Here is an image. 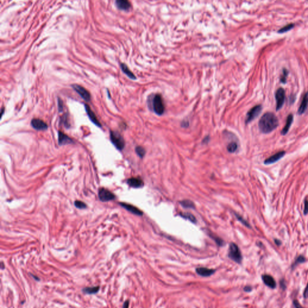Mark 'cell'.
Listing matches in <instances>:
<instances>
[{"label":"cell","instance_id":"6da1fadb","mask_svg":"<svg viewBox=\"0 0 308 308\" xmlns=\"http://www.w3.org/2000/svg\"><path fill=\"white\" fill-rule=\"evenodd\" d=\"M259 128L264 134H268L274 131L279 125V120L273 112H267L263 114L259 121Z\"/></svg>","mask_w":308,"mask_h":308},{"label":"cell","instance_id":"7a4b0ae2","mask_svg":"<svg viewBox=\"0 0 308 308\" xmlns=\"http://www.w3.org/2000/svg\"><path fill=\"white\" fill-rule=\"evenodd\" d=\"M149 101H151V104H148L149 107H151V109L154 110L157 114L161 116L165 111V106L162 98V96L160 94L154 95L151 100L148 99Z\"/></svg>","mask_w":308,"mask_h":308},{"label":"cell","instance_id":"3957f363","mask_svg":"<svg viewBox=\"0 0 308 308\" xmlns=\"http://www.w3.org/2000/svg\"><path fill=\"white\" fill-rule=\"evenodd\" d=\"M228 256L232 261L238 264H240L243 259L242 254L238 246L233 243L229 246Z\"/></svg>","mask_w":308,"mask_h":308},{"label":"cell","instance_id":"277c9868","mask_svg":"<svg viewBox=\"0 0 308 308\" xmlns=\"http://www.w3.org/2000/svg\"><path fill=\"white\" fill-rule=\"evenodd\" d=\"M110 137L112 143L118 150L122 151L124 148L125 144V140L119 132L110 131Z\"/></svg>","mask_w":308,"mask_h":308},{"label":"cell","instance_id":"5b68a950","mask_svg":"<svg viewBox=\"0 0 308 308\" xmlns=\"http://www.w3.org/2000/svg\"><path fill=\"white\" fill-rule=\"evenodd\" d=\"M74 90L87 102H89L91 99V95L83 86L78 84H74L71 85Z\"/></svg>","mask_w":308,"mask_h":308},{"label":"cell","instance_id":"8992f818","mask_svg":"<svg viewBox=\"0 0 308 308\" xmlns=\"http://www.w3.org/2000/svg\"><path fill=\"white\" fill-rule=\"evenodd\" d=\"M262 110V107L261 105H257L253 107L247 114L246 118V123H249L253 121L254 119H256L260 114Z\"/></svg>","mask_w":308,"mask_h":308},{"label":"cell","instance_id":"52a82bcc","mask_svg":"<svg viewBox=\"0 0 308 308\" xmlns=\"http://www.w3.org/2000/svg\"><path fill=\"white\" fill-rule=\"evenodd\" d=\"M275 99L276 101V110L278 111L282 108L285 100V92L283 88H279L276 90Z\"/></svg>","mask_w":308,"mask_h":308},{"label":"cell","instance_id":"ba28073f","mask_svg":"<svg viewBox=\"0 0 308 308\" xmlns=\"http://www.w3.org/2000/svg\"><path fill=\"white\" fill-rule=\"evenodd\" d=\"M98 196L100 200L102 202H109L114 199L116 197L112 192L104 188H102L99 190Z\"/></svg>","mask_w":308,"mask_h":308},{"label":"cell","instance_id":"9c48e42d","mask_svg":"<svg viewBox=\"0 0 308 308\" xmlns=\"http://www.w3.org/2000/svg\"><path fill=\"white\" fill-rule=\"evenodd\" d=\"M31 125L34 129L39 131L46 130L48 129V125L40 119H33L31 121Z\"/></svg>","mask_w":308,"mask_h":308},{"label":"cell","instance_id":"30bf717a","mask_svg":"<svg viewBox=\"0 0 308 308\" xmlns=\"http://www.w3.org/2000/svg\"><path fill=\"white\" fill-rule=\"evenodd\" d=\"M84 107H85V112L88 115V118L90 119V120L95 125H96L98 127H102V125L101 124V123L99 122V120L98 119L96 114L94 113V112L91 110V109L90 108V107L87 105V104H84Z\"/></svg>","mask_w":308,"mask_h":308},{"label":"cell","instance_id":"8fae6325","mask_svg":"<svg viewBox=\"0 0 308 308\" xmlns=\"http://www.w3.org/2000/svg\"><path fill=\"white\" fill-rule=\"evenodd\" d=\"M285 154H286L285 151H280L266 159L264 161V164L267 165L273 164L279 161L281 158H282L285 155Z\"/></svg>","mask_w":308,"mask_h":308},{"label":"cell","instance_id":"7c38bea8","mask_svg":"<svg viewBox=\"0 0 308 308\" xmlns=\"http://www.w3.org/2000/svg\"><path fill=\"white\" fill-rule=\"evenodd\" d=\"M119 204L121 206H122L123 208L126 209L127 211H130V213H131L135 215H137V216H142L143 215V212L141 210H140L139 208H137V207H136L131 204H128L126 203H123V202L119 203Z\"/></svg>","mask_w":308,"mask_h":308},{"label":"cell","instance_id":"4fadbf2b","mask_svg":"<svg viewBox=\"0 0 308 308\" xmlns=\"http://www.w3.org/2000/svg\"><path fill=\"white\" fill-rule=\"evenodd\" d=\"M58 144L60 145H65V144H69L74 143L73 140L70 138L68 136L65 134L64 133L59 131L58 133Z\"/></svg>","mask_w":308,"mask_h":308},{"label":"cell","instance_id":"5bb4252c","mask_svg":"<svg viewBox=\"0 0 308 308\" xmlns=\"http://www.w3.org/2000/svg\"><path fill=\"white\" fill-rule=\"evenodd\" d=\"M196 273L203 277H208L211 275H213L215 272L216 270L214 269H209L205 267H199L196 269Z\"/></svg>","mask_w":308,"mask_h":308},{"label":"cell","instance_id":"9a60e30c","mask_svg":"<svg viewBox=\"0 0 308 308\" xmlns=\"http://www.w3.org/2000/svg\"><path fill=\"white\" fill-rule=\"evenodd\" d=\"M116 7L121 10L128 11L131 7V3L126 0H117L115 1Z\"/></svg>","mask_w":308,"mask_h":308},{"label":"cell","instance_id":"2e32d148","mask_svg":"<svg viewBox=\"0 0 308 308\" xmlns=\"http://www.w3.org/2000/svg\"><path fill=\"white\" fill-rule=\"evenodd\" d=\"M127 184L133 188H140L143 186L144 183L143 180L139 178H131L127 180Z\"/></svg>","mask_w":308,"mask_h":308},{"label":"cell","instance_id":"e0dca14e","mask_svg":"<svg viewBox=\"0 0 308 308\" xmlns=\"http://www.w3.org/2000/svg\"><path fill=\"white\" fill-rule=\"evenodd\" d=\"M308 106V92H306L302 99V101L301 102V104L300 105V107L298 109V113L300 115L303 114L304 112H306Z\"/></svg>","mask_w":308,"mask_h":308},{"label":"cell","instance_id":"ac0fdd59","mask_svg":"<svg viewBox=\"0 0 308 308\" xmlns=\"http://www.w3.org/2000/svg\"><path fill=\"white\" fill-rule=\"evenodd\" d=\"M262 279L265 285H266L268 287L272 289H275L276 288V283L272 276L267 275H264L262 276Z\"/></svg>","mask_w":308,"mask_h":308},{"label":"cell","instance_id":"d6986e66","mask_svg":"<svg viewBox=\"0 0 308 308\" xmlns=\"http://www.w3.org/2000/svg\"><path fill=\"white\" fill-rule=\"evenodd\" d=\"M292 122H293V116L292 114H290L287 117L285 126L283 127V128L282 129V130L281 131V134L282 135H286L288 133V132L292 125Z\"/></svg>","mask_w":308,"mask_h":308},{"label":"cell","instance_id":"ffe728a7","mask_svg":"<svg viewBox=\"0 0 308 308\" xmlns=\"http://www.w3.org/2000/svg\"><path fill=\"white\" fill-rule=\"evenodd\" d=\"M120 68L122 71V72L128 77L130 78V79H132V80H136V77L135 76V75L130 70V69L128 68V67L127 66L126 64H125V63H120Z\"/></svg>","mask_w":308,"mask_h":308},{"label":"cell","instance_id":"44dd1931","mask_svg":"<svg viewBox=\"0 0 308 308\" xmlns=\"http://www.w3.org/2000/svg\"><path fill=\"white\" fill-rule=\"evenodd\" d=\"M100 289L99 286L93 287H86L83 289V292L87 294H96Z\"/></svg>","mask_w":308,"mask_h":308},{"label":"cell","instance_id":"7402d4cb","mask_svg":"<svg viewBox=\"0 0 308 308\" xmlns=\"http://www.w3.org/2000/svg\"><path fill=\"white\" fill-rule=\"evenodd\" d=\"M181 205L184 208H195V205L194 203L189 200H184L180 202Z\"/></svg>","mask_w":308,"mask_h":308},{"label":"cell","instance_id":"603a6c76","mask_svg":"<svg viewBox=\"0 0 308 308\" xmlns=\"http://www.w3.org/2000/svg\"><path fill=\"white\" fill-rule=\"evenodd\" d=\"M180 216L183 217L184 219H188L189 220L190 222H192V223H196V217L192 214L190 213H181L180 214Z\"/></svg>","mask_w":308,"mask_h":308},{"label":"cell","instance_id":"cb8c5ba5","mask_svg":"<svg viewBox=\"0 0 308 308\" xmlns=\"http://www.w3.org/2000/svg\"><path fill=\"white\" fill-rule=\"evenodd\" d=\"M238 149V144L236 142H231L230 143H229L227 147V149L228 151V152H230V153H233V152H235Z\"/></svg>","mask_w":308,"mask_h":308},{"label":"cell","instance_id":"d4e9b609","mask_svg":"<svg viewBox=\"0 0 308 308\" xmlns=\"http://www.w3.org/2000/svg\"><path fill=\"white\" fill-rule=\"evenodd\" d=\"M61 123L63 124V125L66 128H69L70 127V123H69V117H68V115L67 113L64 114V116L61 117Z\"/></svg>","mask_w":308,"mask_h":308},{"label":"cell","instance_id":"484cf974","mask_svg":"<svg viewBox=\"0 0 308 308\" xmlns=\"http://www.w3.org/2000/svg\"><path fill=\"white\" fill-rule=\"evenodd\" d=\"M294 27V24H289L284 26L283 27L280 28L279 30H278V33H280V34L286 33V32L291 30Z\"/></svg>","mask_w":308,"mask_h":308},{"label":"cell","instance_id":"4316f807","mask_svg":"<svg viewBox=\"0 0 308 308\" xmlns=\"http://www.w3.org/2000/svg\"><path fill=\"white\" fill-rule=\"evenodd\" d=\"M288 75V70L286 69H283L282 75H281V77H280V81L282 83H283V84L286 83V78H287Z\"/></svg>","mask_w":308,"mask_h":308},{"label":"cell","instance_id":"83f0119b","mask_svg":"<svg viewBox=\"0 0 308 308\" xmlns=\"http://www.w3.org/2000/svg\"><path fill=\"white\" fill-rule=\"evenodd\" d=\"M136 152L137 153V154L140 157V158H143L145 154H146V151L145 149L141 147V146H137L136 147Z\"/></svg>","mask_w":308,"mask_h":308},{"label":"cell","instance_id":"f1b7e54d","mask_svg":"<svg viewBox=\"0 0 308 308\" xmlns=\"http://www.w3.org/2000/svg\"><path fill=\"white\" fill-rule=\"evenodd\" d=\"M75 206L79 209H85L87 208L86 204L80 200H76L75 202Z\"/></svg>","mask_w":308,"mask_h":308},{"label":"cell","instance_id":"f546056e","mask_svg":"<svg viewBox=\"0 0 308 308\" xmlns=\"http://www.w3.org/2000/svg\"><path fill=\"white\" fill-rule=\"evenodd\" d=\"M305 261V257H304V256H302V255H300V256H299L297 258V259H296V262H295V264H294V265H293V267H295L296 265H297V264H299L303 263V262H304Z\"/></svg>","mask_w":308,"mask_h":308},{"label":"cell","instance_id":"4dcf8cb0","mask_svg":"<svg viewBox=\"0 0 308 308\" xmlns=\"http://www.w3.org/2000/svg\"><path fill=\"white\" fill-rule=\"evenodd\" d=\"M212 237V236H211ZM212 238H213V239L215 240L216 243L219 246H222L224 245V241L223 240H222L221 238H219V237H212Z\"/></svg>","mask_w":308,"mask_h":308},{"label":"cell","instance_id":"1f68e13d","mask_svg":"<svg viewBox=\"0 0 308 308\" xmlns=\"http://www.w3.org/2000/svg\"><path fill=\"white\" fill-rule=\"evenodd\" d=\"M235 215H236V216H237V217L238 220L239 221H240V222H241L243 224H244V225H245V226H246L247 227H251V226L249 225V223H248L247 222H246L245 220H244V219H243L241 216H239V215H238V214H235Z\"/></svg>","mask_w":308,"mask_h":308},{"label":"cell","instance_id":"d6a6232c","mask_svg":"<svg viewBox=\"0 0 308 308\" xmlns=\"http://www.w3.org/2000/svg\"><path fill=\"white\" fill-rule=\"evenodd\" d=\"M58 109L59 112H63V101L60 99V98H58Z\"/></svg>","mask_w":308,"mask_h":308},{"label":"cell","instance_id":"836d02e7","mask_svg":"<svg viewBox=\"0 0 308 308\" xmlns=\"http://www.w3.org/2000/svg\"><path fill=\"white\" fill-rule=\"evenodd\" d=\"M305 207H304V214L306 215L308 213V200H305Z\"/></svg>","mask_w":308,"mask_h":308},{"label":"cell","instance_id":"e575fe53","mask_svg":"<svg viewBox=\"0 0 308 308\" xmlns=\"http://www.w3.org/2000/svg\"><path fill=\"white\" fill-rule=\"evenodd\" d=\"M293 304L296 308H303L302 306L300 305V304L299 303V302L297 300H294L293 302Z\"/></svg>","mask_w":308,"mask_h":308},{"label":"cell","instance_id":"d590c367","mask_svg":"<svg viewBox=\"0 0 308 308\" xmlns=\"http://www.w3.org/2000/svg\"><path fill=\"white\" fill-rule=\"evenodd\" d=\"M303 295H304V297H305V299H308V285H307V286H306V288H305V291H304V294H303Z\"/></svg>","mask_w":308,"mask_h":308},{"label":"cell","instance_id":"8d00e7d4","mask_svg":"<svg viewBox=\"0 0 308 308\" xmlns=\"http://www.w3.org/2000/svg\"><path fill=\"white\" fill-rule=\"evenodd\" d=\"M244 290L246 292H250L252 291V287L250 286H246L244 288Z\"/></svg>","mask_w":308,"mask_h":308},{"label":"cell","instance_id":"74e56055","mask_svg":"<svg viewBox=\"0 0 308 308\" xmlns=\"http://www.w3.org/2000/svg\"><path fill=\"white\" fill-rule=\"evenodd\" d=\"M280 286H281V287H282V288L283 289H285V288H286V284H285L284 280H282L280 281Z\"/></svg>","mask_w":308,"mask_h":308},{"label":"cell","instance_id":"f35d334b","mask_svg":"<svg viewBox=\"0 0 308 308\" xmlns=\"http://www.w3.org/2000/svg\"><path fill=\"white\" fill-rule=\"evenodd\" d=\"M129 305H130V302H129V300H126L123 303V308H129Z\"/></svg>","mask_w":308,"mask_h":308},{"label":"cell","instance_id":"ab89813d","mask_svg":"<svg viewBox=\"0 0 308 308\" xmlns=\"http://www.w3.org/2000/svg\"><path fill=\"white\" fill-rule=\"evenodd\" d=\"M275 242L276 244V245H278V246H280V245H281V244H282V243H281V241H280L279 240H277V239H276V240H275Z\"/></svg>","mask_w":308,"mask_h":308},{"label":"cell","instance_id":"60d3db41","mask_svg":"<svg viewBox=\"0 0 308 308\" xmlns=\"http://www.w3.org/2000/svg\"><path fill=\"white\" fill-rule=\"evenodd\" d=\"M30 275H31V276H32V277H33V278L35 280H37V281L40 280L39 278H37V277H36V276H34V275H32V274H30Z\"/></svg>","mask_w":308,"mask_h":308},{"label":"cell","instance_id":"b9f144b4","mask_svg":"<svg viewBox=\"0 0 308 308\" xmlns=\"http://www.w3.org/2000/svg\"><path fill=\"white\" fill-rule=\"evenodd\" d=\"M4 112V108H2V109H1V116H2Z\"/></svg>","mask_w":308,"mask_h":308}]
</instances>
